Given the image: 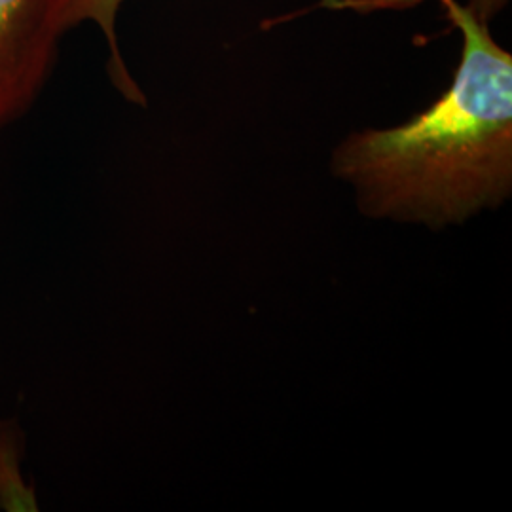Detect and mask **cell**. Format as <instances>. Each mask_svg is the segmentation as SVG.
Listing matches in <instances>:
<instances>
[{
    "label": "cell",
    "instance_id": "obj_2",
    "mask_svg": "<svg viewBox=\"0 0 512 512\" xmlns=\"http://www.w3.org/2000/svg\"><path fill=\"white\" fill-rule=\"evenodd\" d=\"M63 35L59 0H0V128L35 105Z\"/></svg>",
    "mask_w": 512,
    "mask_h": 512
},
{
    "label": "cell",
    "instance_id": "obj_3",
    "mask_svg": "<svg viewBox=\"0 0 512 512\" xmlns=\"http://www.w3.org/2000/svg\"><path fill=\"white\" fill-rule=\"evenodd\" d=\"M124 2L126 0H59V18L65 33L82 23H95L101 29L109 46V69L114 84L131 101L145 103L143 92L133 82L128 67L124 63L118 37H116V19Z\"/></svg>",
    "mask_w": 512,
    "mask_h": 512
},
{
    "label": "cell",
    "instance_id": "obj_1",
    "mask_svg": "<svg viewBox=\"0 0 512 512\" xmlns=\"http://www.w3.org/2000/svg\"><path fill=\"white\" fill-rule=\"evenodd\" d=\"M442 10L463 40L450 88L403 126L353 133L334 152V173L370 215L437 226L511 194V52L465 4Z\"/></svg>",
    "mask_w": 512,
    "mask_h": 512
},
{
    "label": "cell",
    "instance_id": "obj_4",
    "mask_svg": "<svg viewBox=\"0 0 512 512\" xmlns=\"http://www.w3.org/2000/svg\"><path fill=\"white\" fill-rule=\"evenodd\" d=\"M425 0H321L319 8L340 10V12H355V14H374V12H403L423 4ZM440 6H446L450 0H437ZM509 0H467V10H471L476 18L492 23L497 18Z\"/></svg>",
    "mask_w": 512,
    "mask_h": 512
}]
</instances>
